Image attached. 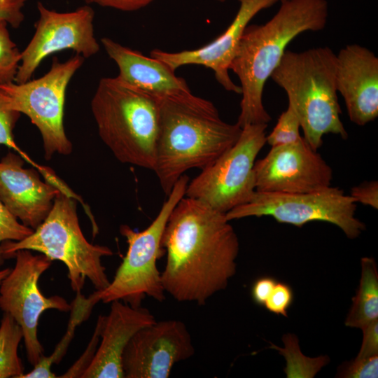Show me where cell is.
Wrapping results in <instances>:
<instances>
[{
	"mask_svg": "<svg viewBox=\"0 0 378 378\" xmlns=\"http://www.w3.org/2000/svg\"><path fill=\"white\" fill-rule=\"evenodd\" d=\"M162 246L167 254L162 286L178 302L204 304L236 273L239 243L230 220L195 199L183 197L175 206Z\"/></svg>",
	"mask_w": 378,
	"mask_h": 378,
	"instance_id": "cell-1",
	"label": "cell"
},
{
	"mask_svg": "<svg viewBox=\"0 0 378 378\" xmlns=\"http://www.w3.org/2000/svg\"><path fill=\"white\" fill-rule=\"evenodd\" d=\"M241 129L223 120L213 102L190 90L159 96L153 172L166 195L188 170L202 169L231 148Z\"/></svg>",
	"mask_w": 378,
	"mask_h": 378,
	"instance_id": "cell-2",
	"label": "cell"
},
{
	"mask_svg": "<svg viewBox=\"0 0 378 378\" xmlns=\"http://www.w3.org/2000/svg\"><path fill=\"white\" fill-rule=\"evenodd\" d=\"M326 0H288L262 24H248L240 38L230 69L240 81L241 100L237 123L267 124L262 94L266 81L276 68L288 45L301 33L318 31L326 25Z\"/></svg>",
	"mask_w": 378,
	"mask_h": 378,
	"instance_id": "cell-3",
	"label": "cell"
},
{
	"mask_svg": "<svg viewBox=\"0 0 378 378\" xmlns=\"http://www.w3.org/2000/svg\"><path fill=\"white\" fill-rule=\"evenodd\" d=\"M98 134L122 163L153 170L159 129V96L118 76L99 80L91 100Z\"/></svg>",
	"mask_w": 378,
	"mask_h": 378,
	"instance_id": "cell-4",
	"label": "cell"
},
{
	"mask_svg": "<svg viewBox=\"0 0 378 378\" xmlns=\"http://www.w3.org/2000/svg\"><path fill=\"white\" fill-rule=\"evenodd\" d=\"M336 54L329 47L286 50L270 78L286 92L303 138L315 150L327 134L348 138L340 119L335 82Z\"/></svg>",
	"mask_w": 378,
	"mask_h": 378,
	"instance_id": "cell-5",
	"label": "cell"
},
{
	"mask_svg": "<svg viewBox=\"0 0 378 378\" xmlns=\"http://www.w3.org/2000/svg\"><path fill=\"white\" fill-rule=\"evenodd\" d=\"M76 198L70 189H61L43 221L24 239L4 241L2 253L6 259L21 249L38 251L65 265L71 287L76 293H80L85 279L97 290H102L110 283L102 258L113 253L108 247L92 244L85 239L79 225Z\"/></svg>",
	"mask_w": 378,
	"mask_h": 378,
	"instance_id": "cell-6",
	"label": "cell"
},
{
	"mask_svg": "<svg viewBox=\"0 0 378 378\" xmlns=\"http://www.w3.org/2000/svg\"><path fill=\"white\" fill-rule=\"evenodd\" d=\"M188 182L187 175L180 177L155 218L144 230L136 232L127 225H120V232L127 240V251L108 286L92 294L97 302L121 300L139 307L147 296L158 302L165 299L157 262L165 253L162 239L167 220L175 206L185 196Z\"/></svg>",
	"mask_w": 378,
	"mask_h": 378,
	"instance_id": "cell-7",
	"label": "cell"
},
{
	"mask_svg": "<svg viewBox=\"0 0 378 378\" xmlns=\"http://www.w3.org/2000/svg\"><path fill=\"white\" fill-rule=\"evenodd\" d=\"M84 60L77 54L63 62L54 57L50 69L41 77L0 85L10 106L25 114L39 130L46 160L56 153L66 155L72 151L64 127L65 96L71 79Z\"/></svg>",
	"mask_w": 378,
	"mask_h": 378,
	"instance_id": "cell-8",
	"label": "cell"
},
{
	"mask_svg": "<svg viewBox=\"0 0 378 378\" xmlns=\"http://www.w3.org/2000/svg\"><path fill=\"white\" fill-rule=\"evenodd\" d=\"M267 127L244 126L235 144L188 182L185 195L225 214L246 203L255 191L254 164L266 144Z\"/></svg>",
	"mask_w": 378,
	"mask_h": 378,
	"instance_id": "cell-9",
	"label": "cell"
},
{
	"mask_svg": "<svg viewBox=\"0 0 378 378\" xmlns=\"http://www.w3.org/2000/svg\"><path fill=\"white\" fill-rule=\"evenodd\" d=\"M356 202L343 190L331 186L305 193L255 191L245 204L225 214L228 220L271 216L281 223L302 227L320 220L340 227L349 239L358 237L365 224L356 217Z\"/></svg>",
	"mask_w": 378,
	"mask_h": 378,
	"instance_id": "cell-10",
	"label": "cell"
},
{
	"mask_svg": "<svg viewBox=\"0 0 378 378\" xmlns=\"http://www.w3.org/2000/svg\"><path fill=\"white\" fill-rule=\"evenodd\" d=\"M13 257L15 266L0 284V309L21 326L27 360L34 365L44 355L37 333L41 314L48 309L68 312L71 304L61 296L43 295L38 288L39 278L51 260L27 249L17 251Z\"/></svg>",
	"mask_w": 378,
	"mask_h": 378,
	"instance_id": "cell-11",
	"label": "cell"
},
{
	"mask_svg": "<svg viewBox=\"0 0 378 378\" xmlns=\"http://www.w3.org/2000/svg\"><path fill=\"white\" fill-rule=\"evenodd\" d=\"M39 13L34 34L21 52V62L15 83L31 79L40 64L49 55L72 50L85 59L100 50L94 35V11L85 5L71 12H57L37 3Z\"/></svg>",
	"mask_w": 378,
	"mask_h": 378,
	"instance_id": "cell-12",
	"label": "cell"
},
{
	"mask_svg": "<svg viewBox=\"0 0 378 378\" xmlns=\"http://www.w3.org/2000/svg\"><path fill=\"white\" fill-rule=\"evenodd\" d=\"M255 191L305 193L331 186L332 170L302 137L299 141L272 147L254 164Z\"/></svg>",
	"mask_w": 378,
	"mask_h": 378,
	"instance_id": "cell-13",
	"label": "cell"
},
{
	"mask_svg": "<svg viewBox=\"0 0 378 378\" xmlns=\"http://www.w3.org/2000/svg\"><path fill=\"white\" fill-rule=\"evenodd\" d=\"M195 354L183 322L155 321L140 329L127 344L122 357L126 378H168L174 365Z\"/></svg>",
	"mask_w": 378,
	"mask_h": 378,
	"instance_id": "cell-14",
	"label": "cell"
},
{
	"mask_svg": "<svg viewBox=\"0 0 378 378\" xmlns=\"http://www.w3.org/2000/svg\"><path fill=\"white\" fill-rule=\"evenodd\" d=\"M239 7L227 28L214 41L193 50L169 52L153 50L150 55L175 71L185 65H202L214 72L216 80L227 91L241 94V88L230 77L228 71L240 38L250 21L262 10L270 8L278 0H239Z\"/></svg>",
	"mask_w": 378,
	"mask_h": 378,
	"instance_id": "cell-15",
	"label": "cell"
},
{
	"mask_svg": "<svg viewBox=\"0 0 378 378\" xmlns=\"http://www.w3.org/2000/svg\"><path fill=\"white\" fill-rule=\"evenodd\" d=\"M335 82L351 122L363 126L378 116V58L372 51L356 43L342 48Z\"/></svg>",
	"mask_w": 378,
	"mask_h": 378,
	"instance_id": "cell-16",
	"label": "cell"
},
{
	"mask_svg": "<svg viewBox=\"0 0 378 378\" xmlns=\"http://www.w3.org/2000/svg\"><path fill=\"white\" fill-rule=\"evenodd\" d=\"M24 159L8 152L0 160V200L22 224L36 229L49 214L61 189L43 182L34 169L23 167Z\"/></svg>",
	"mask_w": 378,
	"mask_h": 378,
	"instance_id": "cell-17",
	"label": "cell"
},
{
	"mask_svg": "<svg viewBox=\"0 0 378 378\" xmlns=\"http://www.w3.org/2000/svg\"><path fill=\"white\" fill-rule=\"evenodd\" d=\"M100 317L99 344L81 377L122 378V357L127 344L136 332L156 320L148 309L121 300L111 302L108 314Z\"/></svg>",
	"mask_w": 378,
	"mask_h": 378,
	"instance_id": "cell-18",
	"label": "cell"
},
{
	"mask_svg": "<svg viewBox=\"0 0 378 378\" xmlns=\"http://www.w3.org/2000/svg\"><path fill=\"white\" fill-rule=\"evenodd\" d=\"M101 43L118 66L117 76L127 84L157 96L190 90L185 79L163 62L108 37L102 38Z\"/></svg>",
	"mask_w": 378,
	"mask_h": 378,
	"instance_id": "cell-19",
	"label": "cell"
},
{
	"mask_svg": "<svg viewBox=\"0 0 378 378\" xmlns=\"http://www.w3.org/2000/svg\"><path fill=\"white\" fill-rule=\"evenodd\" d=\"M378 320V270L373 258L361 259V276L358 290L345 320L346 326L362 329Z\"/></svg>",
	"mask_w": 378,
	"mask_h": 378,
	"instance_id": "cell-20",
	"label": "cell"
},
{
	"mask_svg": "<svg viewBox=\"0 0 378 378\" xmlns=\"http://www.w3.org/2000/svg\"><path fill=\"white\" fill-rule=\"evenodd\" d=\"M96 302L92 296L90 295L89 298H86L81 293H77L76 298L71 304V320L65 335L51 355L41 356L34 365L33 370L27 373H24L20 378L57 377L55 374L51 371L52 365L59 363L73 337L75 328L88 318Z\"/></svg>",
	"mask_w": 378,
	"mask_h": 378,
	"instance_id": "cell-21",
	"label": "cell"
},
{
	"mask_svg": "<svg viewBox=\"0 0 378 378\" xmlns=\"http://www.w3.org/2000/svg\"><path fill=\"white\" fill-rule=\"evenodd\" d=\"M22 339L21 326L9 314L4 312L0 323V378H20L24 373L18 354Z\"/></svg>",
	"mask_w": 378,
	"mask_h": 378,
	"instance_id": "cell-22",
	"label": "cell"
},
{
	"mask_svg": "<svg viewBox=\"0 0 378 378\" xmlns=\"http://www.w3.org/2000/svg\"><path fill=\"white\" fill-rule=\"evenodd\" d=\"M7 25L0 21V85L15 82L21 62V52L12 41Z\"/></svg>",
	"mask_w": 378,
	"mask_h": 378,
	"instance_id": "cell-23",
	"label": "cell"
},
{
	"mask_svg": "<svg viewBox=\"0 0 378 378\" xmlns=\"http://www.w3.org/2000/svg\"><path fill=\"white\" fill-rule=\"evenodd\" d=\"M21 113L14 110L10 105L6 97L0 91V146L4 145L15 150L24 160L36 167L42 174L46 167L34 163L27 155L16 144L13 130Z\"/></svg>",
	"mask_w": 378,
	"mask_h": 378,
	"instance_id": "cell-24",
	"label": "cell"
},
{
	"mask_svg": "<svg viewBox=\"0 0 378 378\" xmlns=\"http://www.w3.org/2000/svg\"><path fill=\"white\" fill-rule=\"evenodd\" d=\"M300 122L294 110L288 106L279 116L270 134L266 136V143L271 147L294 144L302 139L300 134Z\"/></svg>",
	"mask_w": 378,
	"mask_h": 378,
	"instance_id": "cell-25",
	"label": "cell"
},
{
	"mask_svg": "<svg viewBox=\"0 0 378 378\" xmlns=\"http://www.w3.org/2000/svg\"><path fill=\"white\" fill-rule=\"evenodd\" d=\"M33 231L32 228L19 223L18 218L0 200V267L4 265L5 260L1 244L6 241H20L30 235Z\"/></svg>",
	"mask_w": 378,
	"mask_h": 378,
	"instance_id": "cell-26",
	"label": "cell"
},
{
	"mask_svg": "<svg viewBox=\"0 0 378 378\" xmlns=\"http://www.w3.org/2000/svg\"><path fill=\"white\" fill-rule=\"evenodd\" d=\"M378 355L356 357L340 370V377L377 378L378 376Z\"/></svg>",
	"mask_w": 378,
	"mask_h": 378,
	"instance_id": "cell-27",
	"label": "cell"
},
{
	"mask_svg": "<svg viewBox=\"0 0 378 378\" xmlns=\"http://www.w3.org/2000/svg\"><path fill=\"white\" fill-rule=\"evenodd\" d=\"M291 287L284 283L277 282L264 306L270 312L287 316L288 309L293 301Z\"/></svg>",
	"mask_w": 378,
	"mask_h": 378,
	"instance_id": "cell-28",
	"label": "cell"
},
{
	"mask_svg": "<svg viewBox=\"0 0 378 378\" xmlns=\"http://www.w3.org/2000/svg\"><path fill=\"white\" fill-rule=\"evenodd\" d=\"M101 317L97 318V325L92 339L80 358L62 375L59 377H81L92 362L100 340Z\"/></svg>",
	"mask_w": 378,
	"mask_h": 378,
	"instance_id": "cell-29",
	"label": "cell"
},
{
	"mask_svg": "<svg viewBox=\"0 0 378 378\" xmlns=\"http://www.w3.org/2000/svg\"><path fill=\"white\" fill-rule=\"evenodd\" d=\"M27 0H0V21L18 28L24 20L23 8Z\"/></svg>",
	"mask_w": 378,
	"mask_h": 378,
	"instance_id": "cell-30",
	"label": "cell"
},
{
	"mask_svg": "<svg viewBox=\"0 0 378 378\" xmlns=\"http://www.w3.org/2000/svg\"><path fill=\"white\" fill-rule=\"evenodd\" d=\"M356 202L378 208V183L373 181L354 187L349 195Z\"/></svg>",
	"mask_w": 378,
	"mask_h": 378,
	"instance_id": "cell-31",
	"label": "cell"
},
{
	"mask_svg": "<svg viewBox=\"0 0 378 378\" xmlns=\"http://www.w3.org/2000/svg\"><path fill=\"white\" fill-rule=\"evenodd\" d=\"M361 330L363 341L356 357L378 355V320L371 322Z\"/></svg>",
	"mask_w": 378,
	"mask_h": 378,
	"instance_id": "cell-32",
	"label": "cell"
},
{
	"mask_svg": "<svg viewBox=\"0 0 378 378\" xmlns=\"http://www.w3.org/2000/svg\"><path fill=\"white\" fill-rule=\"evenodd\" d=\"M276 283V279L271 276H262L256 279L251 290L253 301L258 305L263 306Z\"/></svg>",
	"mask_w": 378,
	"mask_h": 378,
	"instance_id": "cell-33",
	"label": "cell"
},
{
	"mask_svg": "<svg viewBox=\"0 0 378 378\" xmlns=\"http://www.w3.org/2000/svg\"><path fill=\"white\" fill-rule=\"evenodd\" d=\"M86 4H94L103 7L111 8L122 11L139 10L154 0H83Z\"/></svg>",
	"mask_w": 378,
	"mask_h": 378,
	"instance_id": "cell-34",
	"label": "cell"
},
{
	"mask_svg": "<svg viewBox=\"0 0 378 378\" xmlns=\"http://www.w3.org/2000/svg\"><path fill=\"white\" fill-rule=\"evenodd\" d=\"M10 268H5L4 270H0V284L2 281V280L9 274L10 272Z\"/></svg>",
	"mask_w": 378,
	"mask_h": 378,
	"instance_id": "cell-35",
	"label": "cell"
},
{
	"mask_svg": "<svg viewBox=\"0 0 378 378\" xmlns=\"http://www.w3.org/2000/svg\"><path fill=\"white\" fill-rule=\"evenodd\" d=\"M216 1H218L219 2H225L227 0H216ZM278 1H280L281 2H283V1H288V0H278Z\"/></svg>",
	"mask_w": 378,
	"mask_h": 378,
	"instance_id": "cell-36",
	"label": "cell"
}]
</instances>
